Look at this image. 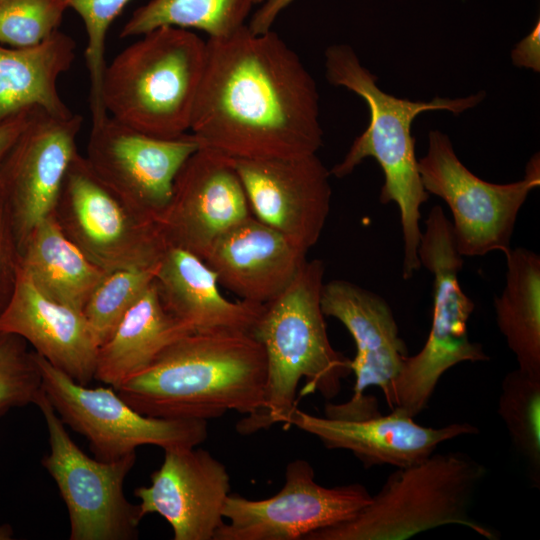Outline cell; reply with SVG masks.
<instances>
[{"label": "cell", "instance_id": "obj_1", "mask_svg": "<svg viewBox=\"0 0 540 540\" xmlns=\"http://www.w3.org/2000/svg\"><path fill=\"white\" fill-rule=\"evenodd\" d=\"M190 133L232 159L299 157L323 143L319 93L297 53L272 30L246 24L207 39Z\"/></svg>", "mask_w": 540, "mask_h": 540}, {"label": "cell", "instance_id": "obj_2", "mask_svg": "<svg viewBox=\"0 0 540 540\" xmlns=\"http://www.w3.org/2000/svg\"><path fill=\"white\" fill-rule=\"evenodd\" d=\"M262 344L251 332L211 330L181 336L115 391L138 412L183 420L249 415L263 405Z\"/></svg>", "mask_w": 540, "mask_h": 540}, {"label": "cell", "instance_id": "obj_3", "mask_svg": "<svg viewBox=\"0 0 540 540\" xmlns=\"http://www.w3.org/2000/svg\"><path fill=\"white\" fill-rule=\"evenodd\" d=\"M325 76L330 84L360 96L370 113L367 128L330 174L343 178L364 159L377 161L384 175L379 199L382 204L395 203L399 209L404 242L402 275L410 279L421 268L418 256L422 234L420 207L429 198L418 170L412 122L427 111L462 113L477 106L486 94L478 92L455 99L435 97L431 101L395 97L380 89L377 77L361 64L354 49L347 44H333L326 49Z\"/></svg>", "mask_w": 540, "mask_h": 540}, {"label": "cell", "instance_id": "obj_4", "mask_svg": "<svg viewBox=\"0 0 540 540\" xmlns=\"http://www.w3.org/2000/svg\"><path fill=\"white\" fill-rule=\"evenodd\" d=\"M325 267L319 259L306 260L288 287L266 303L252 330L262 344L267 376L262 407L237 422L248 435L287 422L300 397L320 393L334 398L351 371V359L336 351L329 340L321 307Z\"/></svg>", "mask_w": 540, "mask_h": 540}, {"label": "cell", "instance_id": "obj_5", "mask_svg": "<svg viewBox=\"0 0 540 540\" xmlns=\"http://www.w3.org/2000/svg\"><path fill=\"white\" fill-rule=\"evenodd\" d=\"M206 53L207 42L188 29L161 26L140 35L105 67L107 115L154 137L189 133Z\"/></svg>", "mask_w": 540, "mask_h": 540}, {"label": "cell", "instance_id": "obj_6", "mask_svg": "<svg viewBox=\"0 0 540 540\" xmlns=\"http://www.w3.org/2000/svg\"><path fill=\"white\" fill-rule=\"evenodd\" d=\"M486 475V467L463 452L433 453L397 468L355 517L304 540H404L451 524L495 540L497 534L470 515Z\"/></svg>", "mask_w": 540, "mask_h": 540}, {"label": "cell", "instance_id": "obj_7", "mask_svg": "<svg viewBox=\"0 0 540 540\" xmlns=\"http://www.w3.org/2000/svg\"><path fill=\"white\" fill-rule=\"evenodd\" d=\"M418 256L433 279L430 332L423 348L406 357L383 393L391 409L400 408L411 417L427 407L440 378L450 368L462 362L489 360L482 345L468 335L474 302L460 286L463 257L457 251L451 221L439 205L430 210L425 221Z\"/></svg>", "mask_w": 540, "mask_h": 540}, {"label": "cell", "instance_id": "obj_8", "mask_svg": "<svg viewBox=\"0 0 540 540\" xmlns=\"http://www.w3.org/2000/svg\"><path fill=\"white\" fill-rule=\"evenodd\" d=\"M418 170L428 194L441 198L450 208L454 242L462 257L509 253L519 211L540 185L538 154L527 163L523 179L490 183L460 161L448 135L433 130L428 135L427 153L418 160Z\"/></svg>", "mask_w": 540, "mask_h": 540}, {"label": "cell", "instance_id": "obj_9", "mask_svg": "<svg viewBox=\"0 0 540 540\" xmlns=\"http://www.w3.org/2000/svg\"><path fill=\"white\" fill-rule=\"evenodd\" d=\"M53 215L65 235L106 272L155 267L168 247L157 222L113 192L79 152Z\"/></svg>", "mask_w": 540, "mask_h": 540}, {"label": "cell", "instance_id": "obj_10", "mask_svg": "<svg viewBox=\"0 0 540 540\" xmlns=\"http://www.w3.org/2000/svg\"><path fill=\"white\" fill-rule=\"evenodd\" d=\"M35 405L48 431L49 452L42 465L54 479L66 505L70 540H134L143 516L125 496L124 483L136 453L117 461L89 457L73 441L41 389Z\"/></svg>", "mask_w": 540, "mask_h": 540}, {"label": "cell", "instance_id": "obj_11", "mask_svg": "<svg viewBox=\"0 0 540 540\" xmlns=\"http://www.w3.org/2000/svg\"><path fill=\"white\" fill-rule=\"evenodd\" d=\"M35 357L42 390L54 410L64 424L87 439L98 460L117 461L136 453L142 445L165 450L195 447L207 439V421L144 415L124 401L112 386L90 388L36 353Z\"/></svg>", "mask_w": 540, "mask_h": 540}, {"label": "cell", "instance_id": "obj_12", "mask_svg": "<svg viewBox=\"0 0 540 540\" xmlns=\"http://www.w3.org/2000/svg\"><path fill=\"white\" fill-rule=\"evenodd\" d=\"M371 498L359 483L318 484L312 465L296 459L287 464L277 494L261 500L229 494L222 510L228 522L217 529L213 540H304L315 531L352 519Z\"/></svg>", "mask_w": 540, "mask_h": 540}, {"label": "cell", "instance_id": "obj_13", "mask_svg": "<svg viewBox=\"0 0 540 540\" xmlns=\"http://www.w3.org/2000/svg\"><path fill=\"white\" fill-rule=\"evenodd\" d=\"M198 148L190 132L154 137L107 115L92 124L85 158L122 200L156 221L170 202L178 172Z\"/></svg>", "mask_w": 540, "mask_h": 540}, {"label": "cell", "instance_id": "obj_14", "mask_svg": "<svg viewBox=\"0 0 540 540\" xmlns=\"http://www.w3.org/2000/svg\"><path fill=\"white\" fill-rule=\"evenodd\" d=\"M82 122L79 114L57 117L36 108L0 163V187L19 253L34 228L54 212L78 152Z\"/></svg>", "mask_w": 540, "mask_h": 540}, {"label": "cell", "instance_id": "obj_15", "mask_svg": "<svg viewBox=\"0 0 540 540\" xmlns=\"http://www.w3.org/2000/svg\"><path fill=\"white\" fill-rule=\"evenodd\" d=\"M251 215L232 158L199 147L178 172L156 222L168 247L204 259L221 234Z\"/></svg>", "mask_w": 540, "mask_h": 540}, {"label": "cell", "instance_id": "obj_16", "mask_svg": "<svg viewBox=\"0 0 540 540\" xmlns=\"http://www.w3.org/2000/svg\"><path fill=\"white\" fill-rule=\"evenodd\" d=\"M232 160L254 217L308 252L321 236L332 194L330 171L317 153Z\"/></svg>", "mask_w": 540, "mask_h": 540}, {"label": "cell", "instance_id": "obj_17", "mask_svg": "<svg viewBox=\"0 0 540 540\" xmlns=\"http://www.w3.org/2000/svg\"><path fill=\"white\" fill-rule=\"evenodd\" d=\"M321 307L325 316L345 326L356 346L350 363L355 375L354 394L343 404L328 403L327 412L339 418L369 414L376 409L377 401L364 391L378 386L384 393L408 356L393 311L380 295L342 279L323 284Z\"/></svg>", "mask_w": 540, "mask_h": 540}, {"label": "cell", "instance_id": "obj_18", "mask_svg": "<svg viewBox=\"0 0 540 540\" xmlns=\"http://www.w3.org/2000/svg\"><path fill=\"white\" fill-rule=\"evenodd\" d=\"M229 494L226 467L197 446L165 449L150 485L134 491L142 516H162L174 540H213L225 521L222 510Z\"/></svg>", "mask_w": 540, "mask_h": 540}, {"label": "cell", "instance_id": "obj_19", "mask_svg": "<svg viewBox=\"0 0 540 540\" xmlns=\"http://www.w3.org/2000/svg\"><path fill=\"white\" fill-rule=\"evenodd\" d=\"M404 410L393 408L360 418L315 416L295 408L291 426L317 437L327 449L353 453L365 467L390 465L403 468L419 463L451 439L478 433L470 423H452L440 428L416 423Z\"/></svg>", "mask_w": 540, "mask_h": 540}, {"label": "cell", "instance_id": "obj_20", "mask_svg": "<svg viewBox=\"0 0 540 540\" xmlns=\"http://www.w3.org/2000/svg\"><path fill=\"white\" fill-rule=\"evenodd\" d=\"M307 251L253 215L212 244L204 261L240 300L266 304L292 282Z\"/></svg>", "mask_w": 540, "mask_h": 540}, {"label": "cell", "instance_id": "obj_21", "mask_svg": "<svg viewBox=\"0 0 540 540\" xmlns=\"http://www.w3.org/2000/svg\"><path fill=\"white\" fill-rule=\"evenodd\" d=\"M0 330L23 338L76 382L88 385L94 379L99 346L83 313L40 293L20 269L0 314Z\"/></svg>", "mask_w": 540, "mask_h": 540}, {"label": "cell", "instance_id": "obj_22", "mask_svg": "<svg viewBox=\"0 0 540 540\" xmlns=\"http://www.w3.org/2000/svg\"><path fill=\"white\" fill-rule=\"evenodd\" d=\"M154 282L167 312L191 332L224 329L252 333L265 306L225 298L216 273L206 262L178 247H167Z\"/></svg>", "mask_w": 540, "mask_h": 540}, {"label": "cell", "instance_id": "obj_23", "mask_svg": "<svg viewBox=\"0 0 540 540\" xmlns=\"http://www.w3.org/2000/svg\"><path fill=\"white\" fill-rule=\"evenodd\" d=\"M75 50V41L60 30L35 46L0 45V123L35 108L57 117L71 116L57 82L70 69Z\"/></svg>", "mask_w": 540, "mask_h": 540}, {"label": "cell", "instance_id": "obj_24", "mask_svg": "<svg viewBox=\"0 0 540 540\" xmlns=\"http://www.w3.org/2000/svg\"><path fill=\"white\" fill-rule=\"evenodd\" d=\"M188 333L167 312L153 281L98 347L94 379L117 389Z\"/></svg>", "mask_w": 540, "mask_h": 540}, {"label": "cell", "instance_id": "obj_25", "mask_svg": "<svg viewBox=\"0 0 540 540\" xmlns=\"http://www.w3.org/2000/svg\"><path fill=\"white\" fill-rule=\"evenodd\" d=\"M19 269L40 293L81 312L106 273L65 235L53 214L29 235L20 252Z\"/></svg>", "mask_w": 540, "mask_h": 540}, {"label": "cell", "instance_id": "obj_26", "mask_svg": "<svg viewBox=\"0 0 540 540\" xmlns=\"http://www.w3.org/2000/svg\"><path fill=\"white\" fill-rule=\"evenodd\" d=\"M505 257V286L494 298L496 323L518 368L540 377V256L517 247Z\"/></svg>", "mask_w": 540, "mask_h": 540}, {"label": "cell", "instance_id": "obj_27", "mask_svg": "<svg viewBox=\"0 0 540 540\" xmlns=\"http://www.w3.org/2000/svg\"><path fill=\"white\" fill-rule=\"evenodd\" d=\"M261 0H150L138 7L120 38L140 36L157 27L174 26L205 32L208 39L228 37L246 25Z\"/></svg>", "mask_w": 540, "mask_h": 540}, {"label": "cell", "instance_id": "obj_28", "mask_svg": "<svg viewBox=\"0 0 540 540\" xmlns=\"http://www.w3.org/2000/svg\"><path fill=\"white\" fill-rule=\"evenodd\" d=\"M515 451L523 460L532 485L540 487V377L519 368L503 378L498 401Z\"/></svg>", "mask_w": 540, "mask_h": 540}, {"label": "cell", "instance_id": "obj_29", "mask_svg": "<svg viewBox=\"0 0 540 540\" xmlns=\"http://www.w3.org/2000/svg\"><path fill=\"white\" fill-rule=\"evenodd\" d=\"M157 265L145 269L108 271L95 286L82 313L98 346L153 283Z\"/></svg>", "mask_w": 540, "mask_h": 540}, {"label": "cell", "instance_id": "obj_30", "mask_svg": "<svg viewBox=\"0 0 540 540\" xmlns=\"http://www.w3.org/2000/svg\"><path fill=\"white\" fill-rule=\"evenodd\" d=\"M67 8L81 18L87 34L86 65L90 79V111L92 124L102 121L107 113L102 102V81L106 67L105 42L113 21L131 0H64Z\"/></svg>", "mask_w": 540, "mask_h": 540}, {"label": "cell", "instance_id": "obj_31", "mask_svg": "<svg viewBox=\"0 0 540 540\" xmlns=\"http://www.w3.org/2000/svg\"><path fill=\"white\" fill-rule=\"evenodd\" d=\"M67 5L64 0H0V45L35 46L56 32Z\"/></svg>", "mask_w": 540, "mask_h": 540}, {"label": "cell", "instance_id": "obj_32", "mask_svg": "<svg viewBox=\"0 0 540 540\" xmlns=\"http://www.w3.org/2000/svg\"><path fill=\"white\" fill-rule=\"evenodd\" d=\"M41 389L34 351L20 336L0 330V417L13 408L34 404Z\"/></svg>", "mask_w": 540, "mask_h": 540}, {"label": "cell", "instance_id": "obj_33", "mask_svg": "<svg viewBox=\"0 0 540 540\" xmlns=\"http://www.w3.org/2000/svg\"><path fill=\"white\" fill-rule=\"evenodd\" d=\"M19 249L0 187V314L7 306L19 271Z\"/></svg>", "mask_w": 540, "mask_h": 540}, {"label": "cell", "instance_id": "obj_34", "mask_svg": "<svg viewBox=\"0 0 540 540\" xmlns=\"http://www.w3.org/2000/svg\"><path fill=\"white\" fill-rule=\"evenodd\" d=\"M512 62L522 68L540 70V22L523 38L511 52Z\"/></svg>", "mask_w": 540, "mask_h": 540}, {"label": "cell", "instance_id": "obj_35", "mask_svg": "<svg viewBox=\"0 0 540 540\" xmlns=\"http://www.w3.org/2000/svg\"><path fill=\"white\" fill-rule=\"evenodd\" d=\"M295 0H264L253 13L249 29L254 33H264L271 30L278 15Z\"/></svg>", "mask_w": 540, "mask_h": 540}, {"label": "cell", "instance_id": "obj_36", "mask_svg": "<svg viewBox=\"0 0 540 540\" xmlns=\"http://www.w3.org/2000/svg\"><path fill=\"white\" fill-rule=\"evenodd\" d=\"M33 110L21 112L0 123V163L28 124Z\"/></svg>", "mask_w": 540, "mask_h": 540}, {"label": "cell", "instance_id": "obj_37", "mask_svg": "<svg viewBox=\"0 0 540 540\" xmlns=\"http://www.w3.org/2000/svg\"><path fill=\"white\" fill-rule=\"evenodd\" d=\"M14 538V530L9 524H0V540H11Z\"/></svg>", "mask_w": 540, "mask_h": 540}, {"label": "cell", "instance_id": "obj_38", "mask_svg": "<svg viewBox=\"0 0 540 540\" xmlns=\"http://www.w3.org/2000/svg\"><path fill=\"white\" fill-rule=\"evenodd\" d=\"M263 1H264V0H261V2H260V3H262Z\"/></svg>", "mask_w": 540, "mask_h": 540}]
</instances>
